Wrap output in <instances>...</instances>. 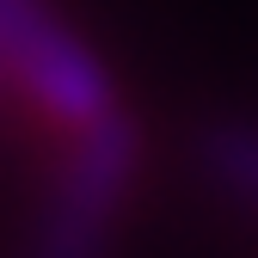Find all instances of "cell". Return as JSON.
I'll return each instance as SVG.
<instances>
[{
	"label": "cell",
	"mask_w": 258,
	"mask_h": 258,
	"mask_svg": "<svg viewBox=\"0 0 258 258\" xmlns=\"http://www.w3.org/2000/svg\"><path fill=\"white\" fill-rule=\"evenodd\" d=\"M136 178H142V129L123 105L61 136V160L49 178V203L37 215L31 258H105Z\"/></svg>",
	"instance_id": "obj_2"
},
{
	"label": "cell",
	"mask_w": 258,
	"mask_h": 258,
	"mask_svg": "<svg viewBox=\"0 0 258 258\" xmlns=\"http://www.w3.org/2000/svg\"><path fill=\"white\" fill-rule=\"evenodd\" d=\"M0 80L55 136L117 111V80L49 0H0Z\"/></svg>",
	"instance_id": "obj_1"
},
{
	"label": "cell",
	"mask_w": 258,
	"mask_h": 258,
	"mask_svg": "<svg viewBox=\"0 0 258 258\" xmlns=\"http://www.w3.org/2000/svg\"><path fill=\"white\" fill-rule=\"evenodd\" d=\"M203 166L234 203L258 209V123H215L203 136Z\"/></svg>",
	"instance_id": "obj_3"
}]
</instances>
